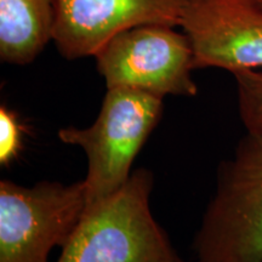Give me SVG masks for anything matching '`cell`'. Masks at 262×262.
Instances as JSON below:
<instances>
[{
	"instance_id": "cell-1",
	"label": "cell",
	"mask_w": 262,
	"mask_h": 262,
	"mask_svg": "<svg viewBox=\"0 0 262 262\" xmlns=\"http://www.w3.org/2000/svg\"><path fill=\"white\" fill-rule=\"evenodd\" d=\"M153 175L137 169L85 212L56 262H183L150 212Z\"/></svg>"
},
{
	"instance_id": "cell-2",
	"label": "cell",
	"mask_w": 262,
	"mask_h": 262,
	"mask_svg": "<svg viewBox=\"0 0 262 262\" xmlns=\"http://www.w3.org/2000/svg\"><path fill=\"white\" fill-rule=\"evenodd\" d=\"M199 262H262V139L248 134L217 171L192 245Z\"/></svg>"
},
{
	"instance_id": "cell-3",
	"label": "cell",
	"mask_w": 262,
	"mask_h": 262,
	"mask_svg": "<svg viewBox=\"0 0 262 262\" xmlns=\"http://www.w3.org/2000/svg\"><path fill=\"white\" fill-rule=\"evenodd\" d=\"M163 98L133 88H108L93 125L58 131L62 142L81 147L88 157L86 210L129 181L137 153L160 122Z\"/></svg>"
},
{
	"instance_id": "cell-4",
	"label": "cell",
	"mask_w": 262,
	"mask_h": 262,
	"mask_svg": "<svg viewBox=\"0 0 262 262\" xmlns=\"http://www.w3.org/2000/svg\"><path fill=\"white\" fill-rule=\"evenodd\" d=\"M88 208L84 181L0 182V262H48L63 247Z\"/></svg>"
},
{
	"instance_id": "cell-5",
	"label": "cell",
	"mask_w": 262,
	"mask_h": 262,
	"mask_svg": "<svg viewBox=\"0 0 262 262\" xmlns=\"http://www.w3.org/2000/svg\"><path fill=\"white\" fill-rule=\"evenodd\" d=\"M108 88H133L164 97L194 96V56L186 33L140 25L118 33L94 56Z\"/></svg>"
},
{
	"instance_id": "cell-6",
	"label": "cell",
	"mask_w": 262,
	"mask_h": 262,
	"mask_svg": "<svg viewBox=\"0 0 262 262\" xmlns=\"http://www.w3.org/2000/svg\"><path fill=\"white\" fill-rule=\"evenodd\" d=\"M180 27L191 42L195 70L233 74L262 67L260 0H186Z\"/></svg>"
},
{
	"instance_id": "cell-7",
	"label": "cell",
	"mask_w": 262,
	"mask_h": 262,
	"mask_svg": "<svg viewBox=\"0 0 262 262\" xmlns=\"http://www.w3.org/2000/svg\"><path fill=\"white\" fill-rule=\"evenodd\" d=\"M52 40L66 60L95 56L118 33L140 25L181 26L186 0H55Z\"/></svg>"
},
{
	"instance_id": "cell-8",
	"label": "cell",
	"mask_w": 262,
	"mask_h": 262,
	"mask_svg": "<svg viewBox=\"0 0 262 262\" xmlns=\"http://www.w3.org/2000/svg\"><path fill=\"white\" fill-rule=\"evenodd\" d=\"M55 0H0V60L28 64L52 40Z\"/></svg>"
},
{
	"instance_id": "cell-9",
	"label": "cell",
	"mask_w": 262,
	"mask_h": 262,
	"mask_svg": "<svg viewBox=\"0 0 262 262\" xmlns=\"http://www.w3.org/2000/svg\"><path fill=\"white\" fill-rule=\"evenodd\" d=\"M233 75L242 122L248 134L262 139V72L244 70L235 72Z\"/></svg>"
},
{
	"instance_id": "cell-10",
	"label": "cell",
	"mask_w": 262,
	"mask_h": 262,
	"mask_svg": "<svg viewBox=\"0 0 262 262\" xmlns=\"http://www.w3.org/2000/svg\"><path fill=\"white\" fill-rule=\"evenodd\" d=\"M24 149V125L16 112L0 107V164L9 165Z\"/></svg>"
},
{
	"instance_id": "cell-11",
	"label": "cell",
	"mask_w": 262,
	"mask_h": 262,
	"mask_svg": "<svg viewBox=\"0 0 262 262\" xmlns=\"http://www.w3.org/2000/svg\"><path fill=\"white\" fill-rule=\"evenodd\" d=\"M260 3H261V4H262V0H260Z\"/></svg>"
},
{
	"instance_id": "cell-12",
	"label": "cell",
	"mask_w": 262,
	"mask_h": 262,
	"mask_svg": "<svg viewBox=\"0 0 262 262\" xmlns=\"http://www.w3.org/2000/svg\"><path fill=\"white\" fill-rule=\"evenodd\" d=\"M198 262H199V261H198Z\"/></svg>"
}]
</instances>
